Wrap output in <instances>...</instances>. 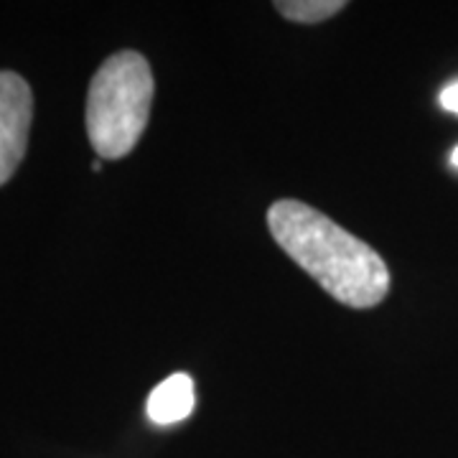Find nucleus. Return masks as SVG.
Here are the masks:
<instances>
[{
  "label": "nucleus",
  "mask_w": 458,
  "mask_h": 458,
  "mask_svg": "<svg viewBox=\"0 0 458 458\" xmlns=\"http://www.w3.org/2000/svg\"><path fill=\"white\" fill-rule=\"evenodd\" d=\"M441 107L448 113L458 114V82L448 84L441 92Z\"/></svg>",
  "instance_id": "423d86ee"
},
{
  "label": "nucleus",
  "mask_w": 458,
  "mask_h": 458,
  "mask_svg": "<svg viewBox=\"0 0 458 458\" xmlns=\"http://www.w3.org/2000/svg\"><path fill=\"white\" fill-rule=\"evenodd\" d=\"M451 165H456L458 168V146L454 148V153H451Z\"/></svg>",
  "instance_id": "0eeeda50"
},
{
  "label": "nucleus",
  "mask_w": 458,
  "mask_h": 458,
  "mask_svg": "<svg viewBox=\"0 0 458 458\" xmlns=\"http://www.w3.org/2000/svg\"><path fill=\"white\" fill-rule=\"evenodd\" d=\"M267 227L283 252L344 306L372 309L390 291V270L375 250L309 204L276 201Z\"/></svg>",
  "instance_id": "f257e3e1"
},
{
  "label": "nucleus",
  "mask_w": 458,
  "mask_h": 458,
  "mask_svg": "<svg viewBox=\"0 0 458 458\" xmlns=\"http://www.w3.org/2000/svg\"><path fill=\"white\" fill-rule=\"evenodd\" d=\"M280 13L298 23H318L327 18L336 16L344 8V0H288L276 3Z\"/></svg>",
  "instance_id": "39448f33"
},
{
  "label": "nucleus",
  "mask_w": 458,
  "mask_h": 458,
  "mask_svg": "<svg viewBox=\"0 0 458 458\" xmlns=\"http://www.w3.org/2000/svg\"><path fill=\"white\" fill-rule=\"evenodd\" d=\"M191 410H194V382L183 372L165 377L164 382L150 393L146 405L148 418L158 426L179 423L191 415Z\"/></svg>",
  "instance_id": "20e7f679"
},
{
  "label": "nucleus",
  "mask_w": 458,
  "mask_h": 458,
  "mask_svg": "<svg viewBox=\"0 0 458 458\" xmlns=\"http://www.w3.org/2000/svg\"><path fill=\"white\" fill-rule=\"evenodd\" d=\"M153 74L138 51H117L99 66L87 98L89 143L105 161L125 158L146 131Z\"/></svg>",
  "instance_id": "f03ea898"
},
{
  "label": "nucleus",
  "mask_w": 458,
  "mask_h": 458,
  "mask_svg": "<svg viewBox=\"0 0 458 458\" xmlns=\"http://www.w3.org/2000/svg\"><path fill=\"white\" fill-rule=\"evenodd\" d=\"M33 117L29 82L13 72H0V186L16 174L26 156Z\"/></svg>",
  "instance_id": "7ed1b4c3"
}]
</instances>
